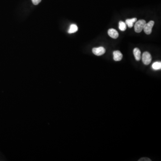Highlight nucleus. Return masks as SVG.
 Wrapping results in <instances>:
<instances>
[{
	"label": "nucleus",
	"mask_w": 161,
	"mask_h": 161,
	"mask_svg": "<svg viewBox=\"0 0 161 161\" xmlns=\"http://www.w3.org/2000/svg\"><path fill=\"white\" fill-rule=\"evenodd\" d=\"M146 23V21L145 20H138L136 22L134 25V30L136 33H140L141 32L144 28V26Z\"/></svg>",
	"instance_id": "f257e3e1"
},
{
	"label": "nucleus",
	"mask_w": 161,
	"mask_h": 161,
	"mask_svg": "<svg viewBox=\"0 0 161 161\" xmlns=\"http://www.w3.org/2000/svg\"><path fill=\"white\" fill-rule=\"evenodd\" d=\"M142 60L145 65H148L151 63L152 57L150 53L147 51H145L142 54Z\"/></svg>",
	"instance_id": "f03ea898"
},
{
	"label": "nucleus",
	"mask_w": 161,
	"mask_h": 161,
	"mask_svg": "<svg viewBox=\"0 0 161 161\" xmlns=\"http://www.w3.org/2000/svg\"><path fill=\"white\" fill-rule=\"evenodd\" d=\"M154 24V21H150L148 23H146L144 26L143 30L147 35H150L152 32V28Z\"/></svg>",
	"instance_id": "7ed1b4c3"
},
{
	"label": "nucleus",
	"mask_w": 161,
	"mask_h": 161,
	"mask_svg": "<svg viewBox=\"0 0 161 161\" xmlns=\"http://www.w3.org/2000/svg\"><path fill=\"white\" fill-rule=\"evenodd\" d=\"M92 52L96 56H102L106 52V50L104 47H100L99 48H94L93 49Z\"/></svg>",
	"instance_id": "20e7f679"
},
{
	"label": "nucleus",
	"mask_w": 161,
	"mask_h": 161,
	"mask_svg": "<svg viewBox=\"0 0 161 161\" xmlns=\"http://www.w3.org/2000/svg\"><path fill=\"white\" fill-rule=\"evenodd\" d=\"M113 59L115 61H120L123 58V55L119 51H115L113 52Z\"/></svg>",
	"instance_id": "39448f33"
},
{
	"label": "nucleus",
	"mask_w": 161,
	"mask_h": 161,
	"mask_svg": "<svg viewBox=\"0 0 161 161\" xmlns=\"http://www.w3.org/2000/svg\"><path fill=\"white\" fill-rule=\"evenodd\" d=\"M108 34L112 38H117L119 37V33L116 30L114 29H110L108 30Z\"/></svg>",
	"instance_id": "423d86ee"
},
{
	"label": "nucleus",
	"mask_w": 161,
	"mask_h": 161,
	"mask_svg": "<svg viewBox=\"0 0 161 161\" xmlns=\"http://www.w3.org/2000/svg\"><path fill=\"white\" fill-rule=\"evenodd\" d=\"M133 54L136 59L139 61L141 59V52L138 48H135L133 49Z\"/></svg>",
	"instance_id": "0eeeda50"
},
{
	"label": "nucleus",
	"mask_w": 161,
	"mask_h": 161,
	"mask_svg": "<svg viewBox=\"0 0 161 161\" xmlns=\"http://www.w3.org/2000/svg\"><path fill=\"white\" fill-rule=\"evenodd\" d=\"M137 18H133L132 19H128L126 20L125 23L129 28H132L133 24L136 21Z\"/></svg>",
	"instance_id": "6e6552de"
},
{
	"label": "nucleus",
	"mask_w": 161,
	"mask_h": 161,
	"mask_svg": "<svg viewBox=\"0 0 161 161\" xmlns=\"http://www.w3.org/2000/svg\"><path fill=\"white\" fill-rule=\"evenodd\" d=\"M78 30V27L76 24H71L70 26V29L68 30V33L70 34L75 33Z\"/></svg>",
	"instance_id": "1a4fd4ad"
},
{
	"label": "nucleus",
	"mask_w": 161,
	"mask_h": 161,
	"mask_svg": "<svg viewBox=\"0 0 161 161\" xmlns=\"http://www.w3.org/2000/svg\"><path fill=\"white\" fill-rule=\"evenodd\" d=\"M152 68L153 70H161V62H155L152 65Z\"/></svg>",
	"instance_id": "9d476101"
},
{
	"label": "nucleus",
	"mask_w": 161,
	"mask_h": 161,
	"mask_svg": "<svg viewBox=\"0 0 161 161\" xmlns=\"http://www.w3.org/2000/svg\"><path fill=\"white\" fill-rule=\"evenodd\" d=\"M119 28L120 30H121V31H125L127 28V25L125 22L121 21H120Z\"/></svg>",
	"instance_id": "9b49d317"
},
{
	"label": "nucleus",
	"mask_w": 161,
	"mask_h": 161,
	"mask_svg": "<svg viewBox=\"0 0 161 161\" xmlns=\"http://www.w3.org/2000/svg\"><path fill=\"white\" fill-rule=\"evenodd\" d=\"M32 3L35 5H37L41 2V0H31Z\"/></svg>",
	"instance_id": "f8f14e48"
},
{
	"label": "nucleus",
	"mask_w": 161,
	"mask_h": 161,
	"mask_svg": "<svg viewBox=\"0 0 161 161\" xmlns=\"http://www.w3.org/2000/svg\"><path fill=\"white\" fill-rule=\"evenodd\" d=\"M139 161H151V160H150L149 158H147V157H143V158H141L138 160Z\"/></svg>",
	"instance_id": "ddd939ff"
}]
</instances>
